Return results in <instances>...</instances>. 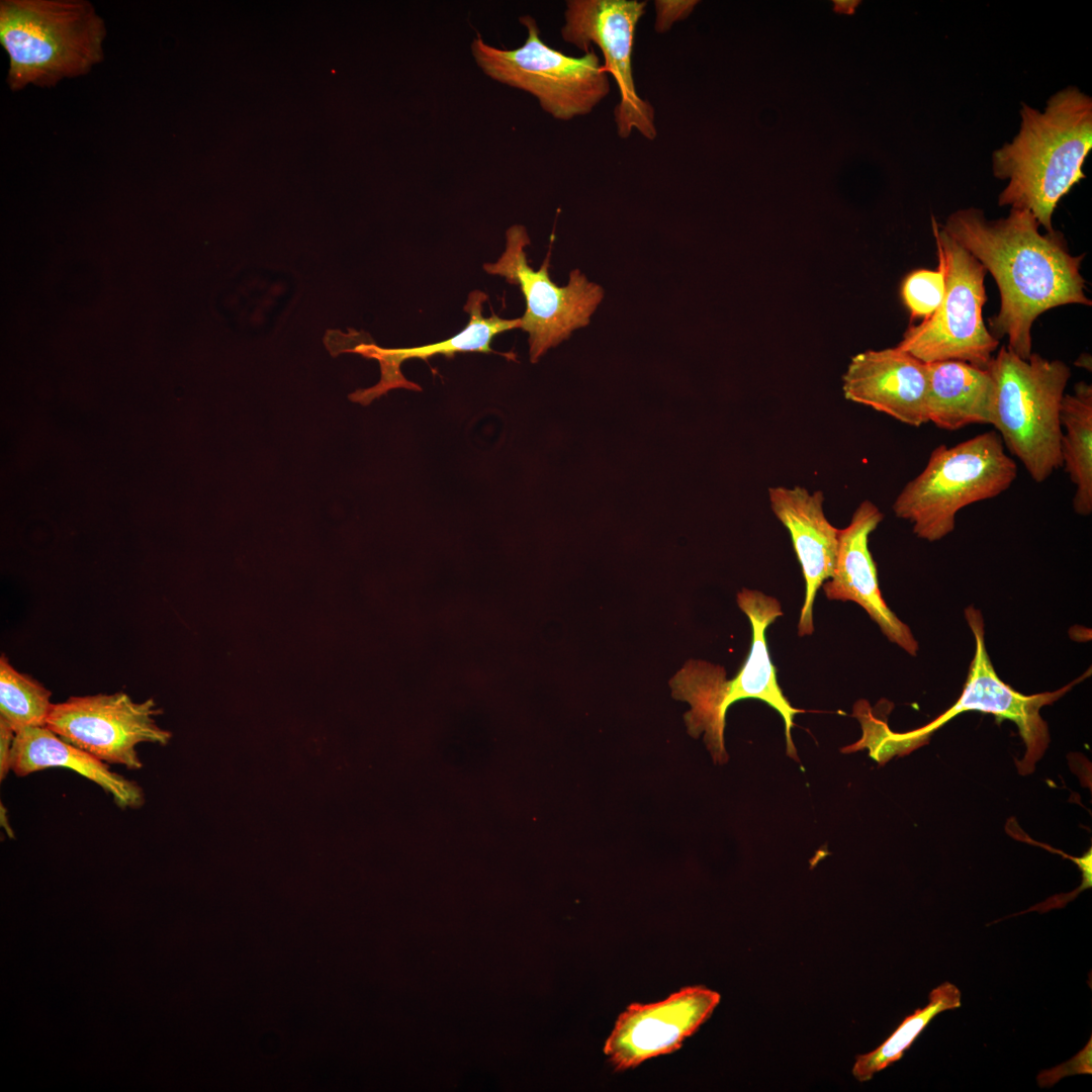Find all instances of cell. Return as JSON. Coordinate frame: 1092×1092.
I'll return each mask as SVG.
<instances>
[{
	"label": "cell",
	"mask_w": 1092,
	"mask_h": 1092,
	"mask_svg": "<svg viewBox=\"0 0 1092 1092\" xmlns=\"http://www.w3.org/2000/svg\"><path fill=\"white\" fill-rule=\"evenodd\" d=\"M939 225L995 279L1000 308L989 320L991 334L1007 337V349L1020 358L1032 353L1038 315L1066 304L1091 305L1081 274L1084 256L1069 252L1061 232L1041 234L1029 211L1011 208L1006 217L989 220L980 208H961Z\"/></svg>",
	"instance_id": "cell-1"
},
{
	"label": "cell",
	"mask_w": 1092,
	"mask_h": 1092,
	"mask_svg": "<svg viewBox=\"0 0 1092 1092\" xmlns=\"http://www.w3.org/2000/svg\"><path fill=\"white\" fill-rule=\"evenodd\" d=\"M1020 124L1011 141L991 155L993 175L1007 181L999 206L1029 211L1045 232L1060 200L1084 179L1092 150V98L1069 85L1042 109L1021 102Z\"/></svg>",
	"instance_id": "cell-2"
},
{
	"label": "cell",
	"mask_w": 1092,
	"mask_h": 1092,
	"mask_svg": "<svg viewBox=\"0 0 1092 1092\" xmlns=\"http://www.w3.org/2000/svg\"><path fill=\"white\" fill-rule=\"evenodd\" d=\"M737 605L747 616L752 637L747 658L731 678L717 664L691 659L673 675L669 685L672 697L690 704L685 714L688 733L704 742L715 763H725L728 754L724 743L726 713L737 701L757 699L774 708L785 724L787 755L799 761L792 738L794 718L805 710L793 707L784 695L777 678L766 639V628L783 616L781 603L757 589L743 588L737 593Z\"/></svg>",
	"instance_id": "cell-3"
},
{
	"label": "cell",
	"mask_w": 1092,
	"mask_h": 1092,
	"mask_svg": "<svg viewBox=\"0 0 1092 1092\" xmlns=\"http://www.w3.org/2000/svg\"><path fill=\"white\" fill-rule=\"evenodd\" d=\"M105 35L104 21L85 0L0 2V42L13 91L88 73L103 60Z\"/></svg>",
	"instance_id": "cell-4"
},
{
	"label": "cell",
	"mask_w": 1092,
	"mask_h": 1092,
	"mask_svg": "<svg viewBox=\"0 0 1092 1092\" xmlns=\"http://www.w3.org/2000/svg\"><path fill=\"white\" fill-rule=\"evenodd\" d=\"M1017 477L1016 462L996 431L953 446L935 447L923 470L895 498L897 518L909 521L920 539L936 542L950 534L967 506L998 496Z\"/></svg>",
	"instance_id": "cell-5"
},
{
	"label": "cell",
	"mask_w": 1092,
	"mask_h": 1092,
	"mask_svg": "<svg viewBox=\"0 0 1092 1092\" xmlns=\"http://www.w3.org/2000/svg\"><path fill=\"white\" fill-rule=\"evenodd\" d=\"M995 385L992 426L1036 482L1062 467L1060 411L1069 366L1031 353L1022 359L1002 346L988 367Z\"/></svg>",
	"instance_id": "cell-6"
},
{
	"label": "cell",
	"mask_w": 1092,
	"mask_h": 1092,
	"mask_svg": "<svg viewBox=\"0 0 1092 1092\" xmlns=\"http://www.w3.org/2000/svg\"><path fill=\"white\" fill-rule=\"evenodd\" d=\"M527 28L524 43L506 50L477 34L470 46L479 69L490 79L533 95L540 107L559 120L590 113L609 95L608 73L594 48L571 57L548 46L530 15L519 18Z\"/></svg>",
	"instance_id": "cell-7"
},
{
	"label": "cell",
	"mask_w": 1092,
	"mask_h": 1092,
	"mask_svg": "<svg viewBox=\"0 0 1092 1092\" xmlns=\"http://www.w3.org/2000/svg\"><path fill=\"white\" fill-rule=\"evenodd\" d=\"M937 255L944 265L945 293L927 320L910 326L897 345L921 362L957 360L988 369L999 340L986 328L987 270L931 216Z\"/></svg>",
	"instance_id": "cell-8"
},
{
	"label": "cell",
	"mask_w": 1092,
	"mask_h": 1092,
	"mask_svg": "<svg viewBox=\"0 0 1092 1092\" xmlns=\"http://www.w3.org/2000/svg\"><path fill=\"white\" fill-rule=\"evenodd\" d=\"M965 618L974 635L976 647L961 696L950 708L928 724L907 732H895L896 754H909L926 744L933 732L956 716L964 712L978 711L994 715L999 722L1010 720L1017 726L1025 745V754L1016 762V766L1019 774H1030L1050 742L1048 724L1040 716L1041 708L1062 698L1076 684L1086 678L1090 671L1057 691L1023 695L997 674L986 649L985 625L981 611L973 606L967 607Z\"/></svg>",
	"instance_id": "cell-9"
},
{
	"label": "cell",
	"mask_w": 1092,
	"mask_h": 1092,
	"mask_svg": "<svg viewBox=\"0 0 1092 1092\" xmlns=\"http://www.w3.org/2000/svg\"><path fill=\"white\" fill-rule=\"evenodd\" d=\"M527 230L514 224L506 232V249L494 263L483 269L517 285L526 301L521 329L529 335L530 357L536 362L551 347L568 339L571 333L589 324L604 297L603 288L589 281L579 270H572L567 285L558 286L549 275L550 253L534 270L528 263Z\"/></svg>",
	"instance_id": "cell-10"
},
{
	"label": "cell",
	"mask_w": 1092,
	"mask_h": 1092,
	"mask_svg": "<svg viewBox=\"0 0 1092 1092\" xmlns=\"http://www.w3.org/2000/svg\"><path fill=\"white\" fill-rule=\"evenodd\" d=\"M646 4L639 0H568L561 27L564 41L584 53L593 44L602 52L604 69L613 76L619 90L614 120L622 139L633 130L649 141L657 136L655 110L639 96L632 67L635 30Z\"/></svg>",
	"instance_id": "cell-11"
},
{
	"label": "cell",
	"mask_w": 1092,
	"mask_h": 1092,
	"mask_svg": "<svg viewBox=\"0 0 1092 1092\" xmlns=\"http://www.w3.org/2000/svg\"><path fill=\"white\" fill-rule=\"evenodd\" d=\"M161 713L154 699L138 703L123 692L71 697L53 705L46 726L104 762L138 770V744L167 745L172 737L157 724Z\"/></svg>",
	"instance_id": "cell-12"
},
{
	"label": "cell",
	"mask_w": 1092,
	"mask_h": 1092,
	"mask_svg": "<svg viewBox=\"0 0 1092 1092\" xmlns=\"http://www.w3.org/2000/svg\"><path fill=\"white\" fill-rule=\"evenodd\" d=\"M718 992L704 986L685 987L649 1004H631L621 1013L608 1036L604 1054L617 1071L680 1049L712 1015Z\"/></svg>",
	"instance_id": "cell-13"
},
{
	"label": "cell",
	"mask_w": 1092,
	"mask_h": 1092,
	"mask_svg": "<svg viewBox=\"0 0 1092 1092\" xmlns=\"http://www.w3.org/2000/svg\"><path fill=\"white\" fill-rule=\"evenodd\" d=\"M883 519V513L873 502L866 499L859 504L849 524L839 529L834 569L822 588L828 600L859 605L889 641L916 656L918 641L910 627L886 604L879 587L877 565L869 549V537Z\"/></svg>",
	"instance_id": "cell-14"
},
{
	"label": "cell",
	"mask_w": 1092,
	"mask_h": 1092,
	"mask_svg": "<svg viewBox=\"0 0 1092 1092\" xmlns=\"http://www.w3.org/2000/svg\"><path fill=\"white\" fill-rule=\"evenodd\" d=\"M926 364L897 346L854 355L842 377L846 399L920 427L928 421Z\"/></svg>",
	"instance_id": "cell-15"
},
{
	"label": "cell",
	"mask_w": 1092,
	"mask_h": 1092,
	"mask_svg": "<svg viewBox=\"0 0 1092 1092\" xmlns=\"http://www.w3.org/2000/svg\"><path fill=\"white\" fill-rule=\"evenodd\" d=\"M770 510L790 532L805 580V600L798 622L800 637L814 632L813 605L817 590L833 572L839 529L827 519L824 495L800 485L768 488Z\"/></svg>",
	"instance_id": "cell-16"
},
{
	"label": "cell",
	"mask_w": 1092,
	"mask_h": 1092,
	"mask_svg": "<svg viewBox=\"0 0 1092 1092\" xmlns=\"http://www.w3.org/2000/svg\"><path fill=\"white\" fill-rule=\"evenodd\" d=\"M487 297V294L481 290L471 291L464 305V310L469 314L467 325L458 334L441 342L412 348H381L373 343L363 342L347 349L345 351L347 353H356L365 358L377 360L381 372L377 384L356 390L349 394V399L367 405L391 389L404 388L420 391V385L407 380L400 371L401 363L408 359L427 361L437 355L451 358L463 352L496 353L510 359L511 354L496 352L491 349L490 344L496 335L521 329V317L508 320L495 313L488 317L483 316V303Z\"/></svg>",
	"instance_id": "cell-17"
},
{
	"label": "cell",
	"mask_w": 1092,
	"mask_h": 1092,
	"mask_svg": "<svg viewBox=\"0 0 1092 1092\" xmlns=\"http://www.w3.org/2000/svg\"><path fill=\"white\" fill-rule=\"evenodd\" d=\"M49 767H67L80 774L110 794L120 808L138 809L145 803L140 785L113 772L106 762L65 741L49 727H27L16 732L10 769L25 777Z\"/></svg>",
	"instance_id": "cell-18"
},
{
	"label": "cell",
	"mask_w": 1092,
	"mask_h": 1092,
	"mask_svg": "<svg viewBox=\"0 0 1092 1092\" xmlns=\"http://www.w3.org/2000/svg\"><path fill=\"white\" fill-rule=\"evenodd\" d=\"M928 421L947 431L992 425L996 385L988 369L957 360L926 364Z\"/></svg>",
	"instance_id": "cell-19"
},
{
	"label": "cell",
	"mask_w": 1092,
	"mask_h": 1092,
	"mask_svg": "<svg viewBox=\"0 0 1092 1092\" xmlns=\"http://www.w3.org/2000/svg\"><path fill=\"white\" fill-rule=\"evenodd\" d=\"M1062 427V467L1075 484L1073 509L1080 516L1092 512V386L1076 383L1073 393L1064 395Z\"/></svg>",
	"instance_id": "cell-20"
},
{
	"label": "cell",
	"mask_w": 1092,
	"mask_h": 1092,
	"mask_svg": "<svg viewBox=\"0 0 1092 1092\" xmlns=\"http://www.w3.org/2000/svg\"><path fill=\"white\" fill-rule=\"evenodd\" d=\"M961 1006V991L944 982L929 994V1002L921 1009L905 1017L894 1032L874 1051L858 1055L852 1067V1075L859 1082L899 1061L929 1022L939 1013Z\"/></svg>",
	"instance_id": "cell-21"
},
{
	"label": "cell",
	"mask_w": 1092,
	"mask_h": 1092,
	"mask_svg": "<svg viewBox=\"0 0 1092 1092\" xmlns=\"http://www.w3.org/2000/svg\"><path fill=\"white\" fill-rule=\"evenodd\" d=\"M52 693L29 675L17 671L6 658H0V719L15 732L27 727L46 726L53 705Z\"/></svg>",
	"instance_id": "cell-22"
},
{
	"label": "cell",
	"mask_w": 1092,
	"mask_h": 1092,
	"mask_svg": "<svg viewBox=\"0 0 1092 1092\" xmlns=\"http://www.w3.org/2000/svg\"><path fill=\"white\" fill-rule=\"evenodd\" d=\"M945 293V272L938 258L936 270L917 269L910 272L901 284V298L911 320L930 317L940 306Z\"/></svg>",
	"instance_id": "cell-23"
},
{
	"label": "cell",
	"mask_w": 1092,
	"mask_h": 1092,
	"mask_svg": "<svg viewBox=\"0 0 1092 1092\" xmlns=\"http://www.w3.org/2000/svg\"><path fill=\"white\" fill-rule=\"evenodd\" d=\"M698 4L696 0H656L654 1V29L658 33L670 30L677 21L686 19Z\"/></svg>",
	"instance_id": "cell-24"
},
{
	"label": "cell",
	"mask_w": 1092,
	"mask_h": 1092,
	"mask_svg": "<svg viewBox=\"0 0 1092 1092\" xmlns=\"http://www.w3.org/2000/svg\"><path fill=\"white\" fill-rule=\"evenodd\" d=\"M16 732L0 719V780L3 781L10 769V756Z\"/></svg>",
	"instance_id": "cell-25"
},
{
	"label": "cell",
	"mask_w": 1092,
	"mask_h": 1092,
	"mask_svg": "<svg viewBox=\"0 0 1092 1092\" xmlns=\"http://www.w3.org/2000/svg\"><path fill=\"white\" fill-rule=\"evenodd\" d=\"M859 4V1L855 0H836L834 1V7L837 12L852 13L855 7Z\"/></svg>",
	"instance_id": "cell-26"
}]
</instances>
